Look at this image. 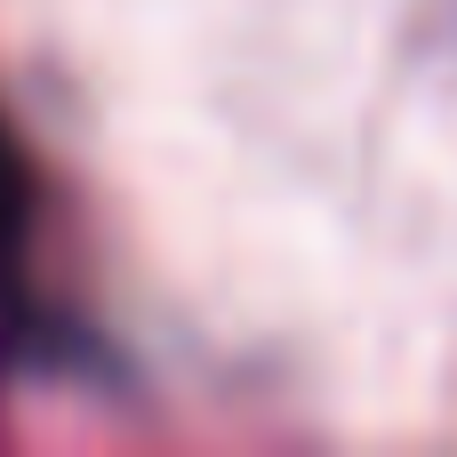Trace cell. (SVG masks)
<instances>
[{"instance_id": "cell-1", "label": "cell", "mask_w": 457, "mask_h": 457, "mask_svg": "<svg viewBox=\"0 0 457 457\" xmlns=\"http://www.w3.org/2000/svg\"><path fill=\"white\" fill-rule=\"evenodd\" d=\"M0 361H32V370L64 361V321L40 297V201L8 129H0Z\"/></svg>"}]
</instances>
